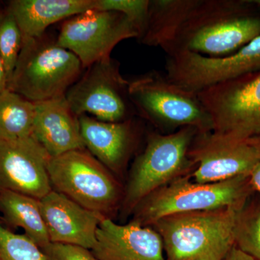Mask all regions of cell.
I'll return each mask as SVG.
<instances>
[{"mask_svg": "<svg viewBox=\"0 0 260 260\" xmlns=\"http://www.w3.org/2000/svg\"><path fill=\"white\" fill-rule=\"evenodd\" d=\"M255 8L251 0H198L166 53L232 54L259 37L260 14Z\"/></svg>", "mask_w": 260, "mask_h": 260, "instance_id": "6da1fadb", "label": "cell"}, {"mask_svg": "<svg viewBox=\"0 0 260 260\" xmlns=\"http://www.w3.org/2000/svg\"><path fill=\"white\" fill-rule=\"evenodd\" d=\"M199 133L186 126L169 134L149 132L144 150L135 159L120 208L123 220L132 215L140 202L178 177L191 174L195 165L189 148Z\"/></svg>", "mask_w": 260, "mask_h": 260, "instance_id": "7a4b0ae2", "label": "cell"}, {"mask_svg": "<svg viewBox=\"0 0 260 260\" xmlns=\"http://www.w3.org/2000/svg\"><path fill=\"white\" fill-rule=\"evenodd\" d=\"M239 210L223 208L172 214L150 227L161 238L167 260H221L234 245Z\"/></svg>", "mask_w": 260, "mask_h": 260, "instance_id": "3957f363", "label": "cell"}, {"mask_svg": "<svg viewBox=\"0 0 260 260\" xmlns=\"http://www.w3.org/2000/svg\"><path fill=\"white\" fill-rule=\"evenodd\" d=\"M190 174L178 177L149 194L133 210L130 221L152 226L159 219L172 214L223 208L240 210L254 191L249 176L202 184L191 181Z\"/></svg>", "mask_w": 260, "mask_h": 260, "instance_id": "277c9868", "label": "cell"}, {"mask_svg": "<svg viewBox=\"0 0 260 260\" xmlns=\"http://www.w3.org/2000/svg\"><path fill=\"white\" fill-rule=\"evenodd\" d=\"M84 68L71 51L46 37L23 38L8 90L32 103L65 96Z\"/></svg>", "mask_w": 260, "mask_h": 260, "instance_id": "5b68a950", "label": "cell"}, {"mask_svg": "<svg viewBox=\"0 0 260 260\" xmlns=\"http://www.w3.org/2000/svg\"><path fill=\"white\" fill-rule=\"evenodd\" d=\"M137 116L159 133L169 134L192 126L199 133L213 132V124L198 93L173 83L167 75L152 70L128 80Z\"/></svg>", "mask_w": 260, "mask_h": 260, "instance_id": "8992f818", "label": "cell"}, {"mask_svg": "<svg viewBox=\"0 0 260 260\" xmlns=\"http://www.w3.org/2000/svg\"><path fill=\"white\" fill-rule=\"evenodd\" d=\"M48 173L53 190L85 209L112 220L120 211L124 187L86 149L50 158Z\"/></svg>", "mask_w": 260, "mask_h": 260, "instance_id": "52a82bcc", "label": "cell"}, {"mask_svg": "<svg viewBox=\"0 0 260 260\" xmlns=\"http://www.w3.org/2000/svg\"><path fill=\"white\" fill-rule=\"evenodd\" d=\"M213 133L235 140L260 136V71L200 90Z\"/></svg>", "mask_w": 260, "mask_h": 260, "instance_id": "ba28073f", "label": "cell"}, {"mask_svg": "<svg viewBox=\"0 0 260 260\" xmlns=\"http://www.w3.org/2000/svg\"><path fill=\"white\" fill-rule=\"evenodd\" d=\"M65 98L77 116L92 114L107 122H120L137 116L128 85L120 73V64L109 58L85 68Z\"/></svg>", "mask_w": 260, "mask_h": 260, "instance_id": "9c48e42d", "label": "cell"}, {"mask_svg": "<svg viewBox=\"0 0 260 260\" xmlns=\"http://www.w3.org/2000/svg\"><path fill=\"white\" fill-rule=\"evenodd\" d=\"M140 37L136 25L122 13L93 10L65 20L56 43L73 53L85 69L111 58L122 41Z\"/></svg>", "mask_w": 260, "mask_h": 260, "instance_id": "30bf717a", "label": "cell"}, {"mask_svg": "<svg viewBox=\"0 0 260 260\" xmlns=\"http://www.w3.org/2000/svg\"><path fill=\"white\" fill-rule=\"evenodd\" d=\"M166 75L171 81L198 93L216 84L260 71V36L229 55L211 57L179 51L168 56Z\"/></svg>", "mask_w": 260, "mask_h": 260, "instance_id": "8fae6325", "label": "cell"}, {"mask_svg": "<svg viewBox=\"0 0 260 260\" xmlns=\"http://www.w3.org/2000/svg\"><path fill=\"white\" fill-rule=\"evenodd\" d=\"M189 155L195 165L191 178L202 184L249 176L258 161L257 151L249 139H229L213 132L198 133Z\"/></svg>", "mask_w": 260, "mask_h": 260, "instance_id": "7c38bea8", "label": "cell"}, {"mask_svg": "<svg viewBox=\"0 0 260 260\" xmlns=\"http://www.w3.org/2000/svg\"><path fill=\"white\" fill-rule=\"evenodd\" d=\"M50 158L32 136L0 140V189L42 200L53 190L48 173Z\"/></svg>", "mask_w": 260, "mask_h": 260, "instance_id": "4fadbf2b", "label": "cell"}, {"mask_svg": "<svg viewBox=\"0 0 260 260\" xmlns=\"http://www.w3.org/2000/svg\"><path fill=\"white\" fill-rule=\"evenodd\" d=\"M79 121L85 149L118 179L122 177L139 145L141 121L134 117L107 122L87 114L80 115Z\"/></svg>", "mask_w": 260, "mask_h": 260, "instance_id": "5bb4252c", "label": "cell"}, {"mask_svg": "<svg viewBox=\"0 0 260 260\" xmlns=\"http://www.w3.org/2000/svg\"><path fill=\"white\" fill-rule=\"evenodd\" d=\"M39 203L51 243L93 249L102 217L54 190Z\"/></svg>", "mask_w": 260, "mask_h": 260, "instance_id": "9a60e30c", "label": "cell"}, {"mask_svg": "<svg viewBox=\"0 0 260 260\" xmlns=\"http://www.w3.org/2000/svg\"><path fill=\"white\" fill-rule=\"evenodd\" d=\"M91 252L98 260H167L158 233L150 226L129 221L116 223L104 219Z\"/></svg>", "mask_w": 260, "mask_h": 260, "instance_id": "2e32d148", "label": "cell"}, {"mask_svg": "<svg viewBox=\"0 0 260 260\" xmlns=\"http://www.w3.org/2000/svg\"><path fill=\"white\" fill-rule=\"evenodd\" d=\"M34 104L32 136L51 158L85 149L79 116L73 112L65 96Z\"/></svg>", "mask_w": 260, "mask_h": 260, "instance_id": "e0dca14e", "label": "cell"}, {"mask_svg": "<svg viewBox=\"0 0 260 260\" xmlns=\"http://www.w3.org/2000/svg\"><path fill=\"white\" fill-rule=\"evenodd\" d=\"M95 0H13L8 9L23 38H39L60 20L95 9Z\"/></svg>", "mask_w": 260, "mask_h": 260, "instance_id": "ac0fdd59", "label": "cell"}, {"mask_svg": "<svg viewBox=\"0 0 260 260\" xmlns=\"http://www.w3.org/2000/svg\"><path fill=\"white\" fill-rule=\"evenodd\" d=\"M198 0H150L148 23L140 42L167 52Z\"/></svg>", "mask_w": 260, "mask_h": 260, "instance_id": "d6986e66", "label": "cell"}, {"mask_svg": "<svg viewBox=\"0 0 260 260\" xmlns=\"http://www.w3.org/2000/svg\"><path fill=\"white\" fill-rule=\"evenodd\" d=\"M0 213L8 225L23 229L25 235L41 249L50 244L39 200L0 189Z\"/></svg>", "mask_w": 260, "mask_h": 260, "instance_id": "ffe728a7", "label": "cell"}, {"mask_svg": "<svg viewBox=\"0 0 260 260\" xmlns=\"http://www.w3.org/2000/svg\"><path fill=\"white\" fill-rule=\"evenodd\" d=\"M35 114L34 103L8 89L0 93V140L32 136Z\"/></svg>", "mask_w": 260, "mask_h": 260, "instance_id": "44dd1931", "label": "cell"}, {"mask_svg": "<svg viewBox=\"0 0 260 260\" xmlns=\"http://www.w3.org/2000/svg\"><path fill=\"white\" fill-rule=\"evenodd\" d=\"M248 200L237 212L234 229V245L260 260V203L249 204Z\"/></svg>", "mask_w": 260, "mask_h": 260, "instance_id": "7402d4cb", "label": "cell"}, {"mask_svg": "<svg viewBox=\"0 0 260 260\" xmlns=\"http://www.w3.org/2000/svg\"><path fill=\"white\" fill-rule=\"evenodd\" d=\"M23 39L21 30L10 10L0 13V55L4 62L8 84L21 50Z\"/></svg>", "mask_w": 260, "mask_h": 260, "instance_id": "603a6c76", "label": "cell"}, {"mask_svg": "<svg viewBox=\"0 0 260 260\" xmlns=\"http://www.w3.org/2000/svg\"><path fill=\"white\" fill-rule=\"evenodd\" d=\"M0 260H47V257L25 234H15L0 220Z\"/></svg>", "mask_w": 260, "mask_h": 260, "instance_id": "cb8c5ba5", "label": "cell"}, {"mask_svg": "<svg viewBox=\"0 0 260 260\" xmlns=\"http://www.w3.org/2000/svg\"><path fill=\"white\" fill-rule=\"evenodd\" d=\"M150 0H95V9L122 13L136 25L143 37L148 23Z\"/></svg>", "mask_w": 260, "mask_h": 260, "instance_id": "d4e9b609", "label": "cell"}, {"mask_svg": "<svg viewBox=\"0 0 260 260\" xmlns=\"http://www.w3.org/2000/svg\"><path fill=\"white\" fill-rule=\"evenodd\" d=\"M42 250L47 260H98L89 249L68 244L50 243Z\"/></svg>", "mask_w": 260, "mask_h": 260, "instance_id": "484cf974", "label": "cell"}, {"mask_svg": "<svg viewBox=\"0 0 260 260\" xmlns=\"http://www.w3.org/2000/svg\"><path fill=\"white\" fill-rule=\"evenodd\" d=\"M249 140L255 147L258 154V161L249 175V181L253 190L260 193V136L250 138Z\"/></svg>", "mask_w": 260, "mask_h": 260, "instance_id": "4316f807", "label": "cell"}, {"mask_svg": "<svg viewBox=\"0 0 260 260\" xmlns=\"http://www.w3.org/2000/svg\"><path fill=\"white\" fill-rule=\"evenodd\" d=\"M221 260H256L254 257L240 250L235 245L228 251Z\"/></svg>", "mask_w": 260, "mask_h": 260, "instance_id": "83f0119b", "label": "cell"}, {"mask_svg": "<svg viewBox=\"0 0 260 260\" xmlns=\"http://www.w3.org/2000/svg\"><path fill=\"white\" fill-rule=\"evenodd\" d=\"M8 89V80L4 62L0 55V93Z\"/></svg>", "mask_w": 260, "mask_h": 260, "instance_id": "f1b7e54d", "label": "cell"}, {"mask_svg": "<svg viewBox=\"0 0 260 260\" xmlns=\"http://www.w3.org/2000/svg\"><path fill=\"white\" fill-rule=\"evenodd\" d=\"M251 2L260 10V0H251Z\"/></svg>", "mask_w": 260, "mask_h": 260, "instance_id": "f546056e", "label": "cell"}, {"mask_svg": "<svg viewBox=\"0 0 260 260\" xmlns=\"http://www.w3.org/2000/svg\"><path fill=\"white\" fill-rule=\"evenodd\" d=\"M213 260H216V259H213Z\"/></svg>", "mask_w": 260, "mask_h": 260, "instance_id": "4dcf8cb0", "label": "cell"}]
</instances>
